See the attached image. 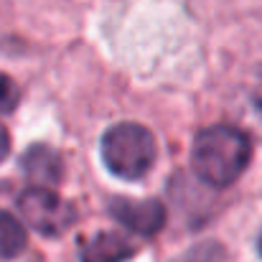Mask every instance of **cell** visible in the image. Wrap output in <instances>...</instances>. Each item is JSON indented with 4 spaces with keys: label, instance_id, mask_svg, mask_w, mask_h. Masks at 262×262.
<instances>
[{
    "label": "cell",
    "instance_id": "6da1fadb",
    "mask_svg": "<svg viewBox=\"0 0 262 262\" xmlns=\"http://www.w3.org/2000/svg\"><path fill=\"white\" fill-rule=\"evenodd\" d=\"M252 158L250 138L232 125H214L196 135L191 163L196 176L209 186H229L245 173Z\"/></svg>",
    "mask_w": 262,
    "mask_h": 262
},
{
    "label": "cell",
    "instance_id": "7a4b0ae2",
    "mask_svg": "<svg viewBox=\"0 0 262 262\" xmlns=\"http://www.w3.org/2000/svg\"><path fill=\"white\" fill-rule=\"evenodd\" d=\"M102 161L115 176L138 181L156 163V140L148 127L135 122H120L102 135Z\"/></svg>",
    "mask_w": 262,
    "mask_h": 262
},
{
    "label": "cell",
    "instance_id": "3957f363",
    "mask_svg": "<svg viewBox=\"0 0 262 262\" xmlns=\"http://www.w3.org/2000/svg\"><path fill=\"white\" fill-rule=\"evenodd\" d=\"M18 209L23 214V219L41 232L43 237H59L67 229H72V224L77 222V211L69 201L59 199L54 191L49 188H26L18 196Z\"/></svg>",
    "mask_w": 262,
    "mask_h": 262
},
{
    "label": "cell",
    "instance_id": "277c9868",
    "mask_svg": "<svg viewBox=\"0 0 262 262\" xmlns=\"http://www.w3.org/2000/svg\"><path fill=\"white\" fill-rule=\"evenodd\" d=\"M112 216L125 224L130 232L150 237L158 234L166 224V209L158 199H145V201H130V199H112L110 201Z\"/></svg>",
    "mask_w": 262,
    "mask_h": 262
},
{
    "label": "cell",
    "instance_id": "5b68a950",
    "mask_svg": "<svg viewBox=\"0 0 262 262\" xmlns=\"http://www.w3.org/2000/svg\"><path fill=\"white\" fill-rule=\"evenodd\" d=\"M135 252L138 247L127 237L117 232H99V234H92L82 245L79 257L82 262H127Z\"/></svg>",
    "mask_w": 262,
    "mask_h": 262
},
{
    "label": "cell",
    "instance_id": "8992f818",
    "mask_svg": "<svg viewBox=\"0 0 262 262\" xmlns=\"http://www.w3.org/2000/svg\"><path fill=\"white\" fill-rule=\"evenodd\" d=\"M20 166H23L28 178H33L36 183H43V186H54L64 176L61 156L54 148H49V145H31L23 153Z\"/></svg>",
    "mask_w": 262,
    "mask_h": 262
},
{
    "label": "cell",
    "instance_id": "52a82bcc",
    "mask_svg": "<svg viewBox=\"0 0 262 262\" xmlns=\"http://www.w3.org/2000/svg\"><path fill=\"white\" fill-rule=\"evenodd\" d=\"M26 242H28V237H26L23 224L13 214L0 209V260L18 257L26 250Z\"/></svg>",
    "mask_w": 262,
    "mask_h": 262
},
{
    "label": "cell",
    "instance_id": "ba28073f",
    "mask_svg": "<svg viewBox=\"0 0 262 262\" xmlns=\"http://www.w3.org/2000/svg\"><path fill=\"white\" fill-rule=\"evenodd\" d=\"M219 260V247L206 242V245H196L188 252H183L181 257H176L173 262H216Z\"/></svg>",
    "mask_w": 262,
    "mask_h": 262
},
{
    "label": "cell",
    "instance_id": "9c48e42d",
    "mask_svg": "<svg viewBox=\"0 0 262 262\" xmlns=\"http://www.w3.org/2000/svg\"><path fill=\"white\" fill-rule=\"evenodd\" d=\"M15 104H18V87L8 74L0 72V115L13 112Z\"/></svg>",
    "mask_w": 262,
    "mask_h": 262
},
{
    "label": "cell",
    "instance_id": "30bf717a",
    "mask_svg": "<svg viewBox=\"0 0 262 262\" xmlns=\"http://www.w3.org/2000/svg\"><path fill=\"white\" fill-rule=\"evenodd\" d=\"M8 153H10V135H8L5 125L0 122V163L8 158Z\"/></svg>",
    "mask_w": 262,
    "mask_h": 262
},
{
    "label": "cell",
    "instance_id": "8fae6325",
    "mask_svg": "<svg viewBox=\"0 0 262 262\" xmlns=\"http://www.w3.org/2000/svg\"><path fill=\"white\" fill-rule=\"evenodd\" d=\"M255 104L262 110V67H260V72H257V82H255Z\"/></svg>",
    "mask_w": 262,
    "mask_h": 262
},
{
    "label": "cell",
    "instance_id": "7c38bea8",
    "mask_svg": "<svg viewBox=\"0 0 262 262\" xmlns=\"http://www.w3.org/2000/svg\"><path fill=\"white\" fill-rule=\"evenodd\" d=\"M257 250H260V257H262V234H260V239H257Z\"/></svg>",
    "mask_w": 262,
    "mask_h": 262
}]
</instances>
